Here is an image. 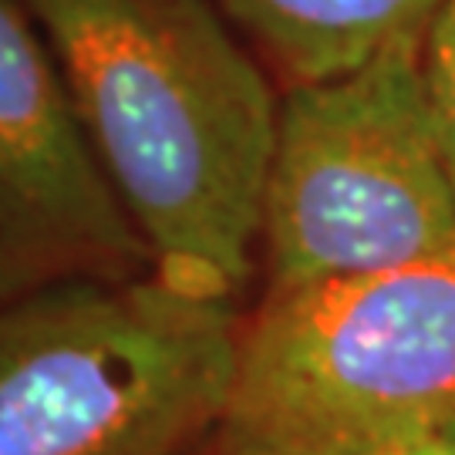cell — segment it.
<instances>
[{"instance_id":"1","label":"cell","mask_w":455,"mask_h":455,"mask_svg":"<svg viewBox=\"0 0 455 455\" xmlns=\"http://www.w3.org/2000/svg\"><path fill=\"white\" fill-rule=\"evenodd\" d=\"M152 274L233 300L260 250L280 101L210 0H24Z\"/></svg>"},{"instance_id":"2","label":"cell","mask_w":455,"mask_h":455,"mask_svg":"<svg viewBox=\"0 0 455 455\" xmlns=\"http://www.w3.org/2000/svg\"><path fill=\"white\" fill-rule=\"evenodd\" d=\"M233 300L156 274L61 280L0 304V455H180L227 405Z\"/></svg>"},{"instance_id":"3","label":"cell","mask_w":455,"mask_h":455,"mask_svg":"<svg viewBox=\"0 0 455 455\" xmlns=\"http://www.w3.org/2000/svg\"><path fill=\"white\" fill-rule=\"evenodd\" d=\"M455 405V250L267 291L210 455H398Z\"/></svg>"},{"instance_id":"4","label":"cell","mask_w":455,"mask_h":455,"mask_svg":"<svg viewBox=\"0 0 455 455\" xmlns=\"http://www.w3.org/2000/svg\"><path fill=\"white\" fill-rule=\"evenodd\" d=\"M422 37L280 98L263 189L267 291L402 270L455 250V180L425 95Z\"/></svg>"},{"instance_id":"5","label":"cell","mask_w":455,"mask_h":455,"mask_svg":"<svg viewBox=\"0 0 455 455\" xmlns=\"http://www.w3.org/2000/svg\"><path fill=\"white\" fill-rule=\"evenodd\" d=\"M152 253L84 139L24 0H0V304L61 280H132Z\"/></svg>"},{"instance_id":"6","label":"cell","mask_w":455,"mask_h":455,"mask_svg":"<svg viewBox=\"0 0 455 455\" xmlns=\"http://www.w3.org/2000/svg\"><path fill=\"white\" fill-rule=\"evenodd\" d=\"M442 0H216L291 84L327 82L422 37Z\"/></svg>"},{"instance_id":"7","label":"cell","mask_w":455,"mask_h":455,"mask_svg":"<svg viewBox=\"0 0 455 455\" xmlns=\"http://www.w3.org/2000/svg\"><path fill=\"white\" fill-rule=\"evenodd\" d=\"M422 78L425 95L435 115L445 159L455 180V0H442L422 31Z\"/></svg>"},{"instance_id":"8","label":"cell","mask_w":455,"mask_h":455,"mask_svg":"<svg viewBox=\"0 0 455 455\" xmlns=\"http://www.w3.org/2000/svg\"><path fill=\"white\" fill-rule=\"evenodd\" d=\"M398 455H455V405L408 442Z\"/></svg>"}]
</instances>
